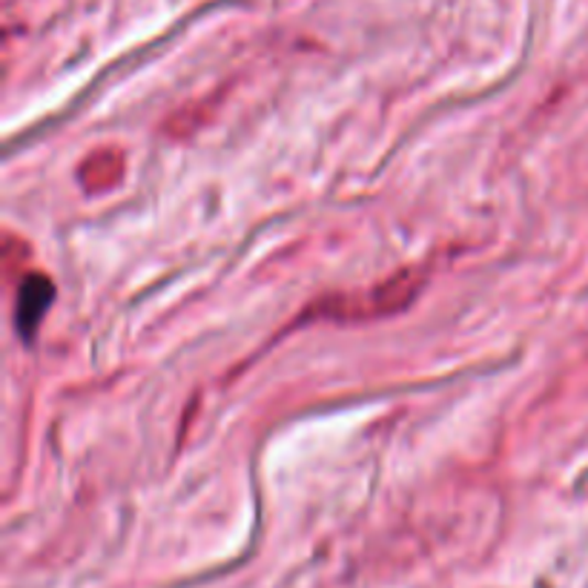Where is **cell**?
I'll return each instance as SVG.
<instances>
[{
  "label": "cell",
  "instance_id": "cell-1",
  "mask_svg": "<svg viewBox=\"0 0 588 588\" xmlns=\"http://www.w3.org/2000/svg\"><path fill=\"white\" fill-rule=\"evenodd\" d=\"M52 296H55V287H52V282L46 276H30L21 284L15 319H18V334H21L26 341L35 336L37 325L44 319V313L50 311Z\"/></svg>",
  "mask_w": 588,
  "mask_h": 588
}]
</instances>
